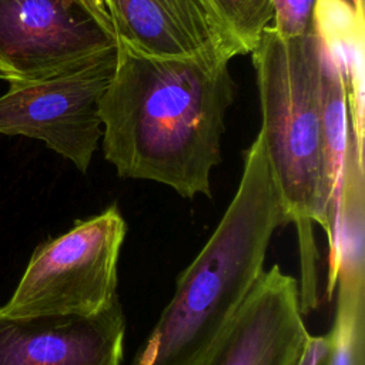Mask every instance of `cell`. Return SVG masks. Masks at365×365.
Masks as SVG:
<instances>
[{
  "label": "cell",
  "instance_id": "obj_1",
  "mask_svg": "<svg viewBox=\"0 0 365 365\" xmlns=\"http://www.w3.org/2000/svg\"><path fill=\"white\" fill-rule=\"evenodd\" d=\"M228 63L218 54L161 58L117 46L100 101V143L118 177L155 181L184 198H211V171L221 163L235 96Z\"/></svg>",
  "mask_w": 365,
  "mask_h": 365
},
{
  "label": "cell",
  "instance_id": "obj_2",
  "mask_svg": "<svg viewBox=\"0 0 365 365\" xmlns=\"http://www.w3.org/2000/svg\"><path fill=\"white\" fill-rule=\"evenodd\" d=\"M287 214L258 133L244 153L238 188L130 365H204L264 274L268 245Z\"/></svg>",
  "mask_w": 365,
  "mask_h": 365
},
{
  "label": "cell",
  "instance_id": "obj_3",
  "mask_svg": "<svg viewBox=\"0 0 365 365\" xmlns=\"http://www.w3.org/2000/svg\"><path fill=\"white\" fill-rule=\"evenodd\" d=\"M261 108L259 134L281 195L288 224L299 245V307H318V251L312 224L324 231L334 192L322 125L319 47L312 30L284 37L268 26L251 51Z\"/></svg>",
  "mask_w": 365,
  "mask_h": 365
},
{
  "label": "cell",
  "instance_id": "obj_4",
  "mask_svg": "<svg viewBox=\"0 0 365 365\" xmlns=\"http://www.w3.org/2000/svg\"><path fill=\"white\" fill-rule=\"evenodd\" d=\"M125 232L124 217L110 205L41 242L0 314L86 318L107 311L118 302V258Z\"/></svg>",
  "mask_w": 365,
  "mask_h": 365
},
{
  "label": "cell",
  "instance_id": "obj_5",
  "mask_svg": "<svg viewBox=\"0 0 365 365\" xmlns=\"http://www.w3.org/2000/svg\"><path fill=\"white\" fill-rule=\"evenodd\" d=\"M115 58L117 47L64 73L10 83L0 97V134L40 140L87 173L101 141L100 101Z\"/></svg>",
  "mask_w": 365,
  "mask_h": 365
},
{
  "label": "cell",
  "instance_id": "obj_6",
  "mask_svg": "<svg viewBox=\"0 0 365 365\" xmlns=\"http://www.w3.org/2000/svg\"><path fill=\"white\" fill-rule=\"evenodd\" d=\"M117 47L76 0H0V80L51 77Z\"/></svg>",
  "mask_w": 365,
  "mask_h": 365
},
{
  "label": "cell",
  "instance_id": "obj_7",
  "mask_svg": "<svg viewBox=\"0 0 365 365\" xmlns=\"http://www.w3.org/2000/svg\"><path fill=\"white\" fill-rule=\"evenodd\" d=\"M117 46L161 58L218 54L245 48L211 0H104Z\"/></svg>",
  "mask_w": 365,
  "mask_h": 365
},
{
  "label": "cell",
  "instance_id": "obj_8",
  "mask_svg": "<svg viewBox=\"0 0 365 365\" xmlns=\"http://www.w3.org/2000/svg\"><path fill=\"white\" fill-rule=\"evenodd\" d=\"M309 339L298 281L272 265L204 365H299Z\"/></svg>",
  "mask_w": 365,
  "mask_h": 365
},
{
  "label": "cell",
  "instance_id": "obj_9",
  "mask_svg": "<svg viewBox=\"0 0 365 365\" xmlns=\"http://www.w3.org/2000/svg\"><path fill=\"white\" fill-rule=\"evenodd\" d=\"M124 338L120 301L86 318L0 314V365H121Z\"/></svg>",
  "mask_w": 365,
  "mask_h": 365
},
{
  "label": "cell",
  "instance_id": "obj_10",
  "mask_svg": "<svg viewBox=\"0 0 365 365\" xmlns=\"http://www.w3.org/2000/svg\"><path fill=\"white\" fill-rule=\"evenodd\" d=\"M329 245L327 297L365 295V177L364 151L351 125L342 168L335 184L325 230Z\"/></svg>",
  "mask_w": 365,
  "mask_h": 365
},
{
  "label": "cell",
  "instance_id": "obj_11",
  "mask_svg": "<svg viewBox=\"0 0 365 365\" xmlns=\"http://www.w3.org/2000/svg\"><path fill=\"white\" fill-rule=\"evenodd\" d=\"M311 30L336 60L348 103V120L356 144L364 150V4L345 0H317Z\"/></svg>",
  "mask_w": 365,
  "mask_h": 365
},
{
  "label": "cell",
  "instance_id": "obj_12",
  "mask_svg": "<svg viewBox=\"0 0 365 365\" xmlns=\"http://www.w3.org/2000/svg\"><path fill=\"white\" fill-rule=\"evenodd\" d=\"M318 47L321 83V125L324 151L328 174L335 188V184L342 168L348 140V103L344 78L336 64V60L319 44V41Z\"/></svg>",
  "mask_w": 365,
  "mask_h": 365
},
{
  "label": "cell",
  "instance_id": "obj_13",
  "mask_svg": "<svg viewBox=\"0 0 365 365\" xmlns=\"http://www.w3.org/2000/svg\"><path fill=\"white\" fill-rule=\"evenodd\" d=\"M324 365H365V298H336Z\"/></svg>",
  "mask_w": 365,
  "mask_h": 365
},
{
  "label": "cell",
  "instance_id": "obj_14",
  "mask_svg": "<svg viewBox=\"0 0 365 365\" xmlns=\"http://www.w3.org/2000/svg\"><path fill=\"white\" fill-rule=\"evenodd\" d=\"M211 3L247 54L257 47L262 31L274 19L272 0H211Z\"/></svg>",
  "mask_w": 365,
  "mask_h": 365
},
{
  "label": "cell",
  "instance_id": "obj_15",
  "mask_svg": "<svg viewBox=\"0 0 365 365\" xmlns=\"http://www.w3.org/2000/svg\"><path fill=\"white\" fill-rule=\"evenodd\" d=\"M271 27L284 37L301 36L311 30L312 10L317 0H272Z\"/></svg>",
  "mask_w": 365,
  "mask_h": 365
},
{
  "label": "cell",
  "instance_id": "obj_16",
  "mask_svg": "<svg viewBox=\"0 0 365 365\" xmlns=\"http://www.w3.org/2000/svg\"><path fill=\"white\" fill-rule=\"evenodd\" d=\"M328 354L327 335H311L299 365H324Z\"/></svg>",
  "mask_w": 365,
  "mask_h": 365
},
{
  "label": "cell",
  "instance_id": "obj_17",
  "mask_svg": "<svg viewBox=\"0 0 365 365\" xmlns=\"http://www.w3.org/2000/svg\"><path fill=\"white\" fill-rule=\"evenodd\" d=\"M80 6H83L101 26H104L107 30H110L113 34V26L110 21V16L106 7L104 0H76ZM115 37V36H114Z\"/></svg>",
  "mask_w": 365,
  "mask_h": 365
},
{
  "label": "cell",
  "instance_id": "obj_18",
  "mask_svg": "<svg viewBox=\"0 0 365 365\" xmlns=\"http://www.w3.org/2000/svg\"><path fill=\"white\" fill-rule=\"evenodd\" d=\"M346 3H349L351 6H354V7H358V6H361V4H364V0H345Z\"/></svg>",
  "mask_w": 365,
  "mask_h": 365
}]
</instances>
